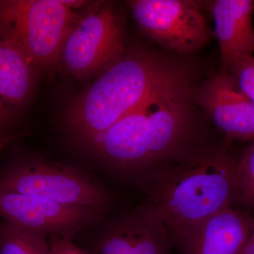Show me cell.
<instances>
[{
    "label": "cell",
    "mask_w": 254,
    "mask_h": 254,
    "mask_svg": "<svg viewBox=\"0 0 254 254\" xmlns=\"http://www.w3.org/2000/svg\"><path fill=\"white\" fill-rule=\"evenodd\" d=\"M200 80L197 75L161 88L79 146L113 176L141 188L224 138L192 97Z\"/></svg>",
    "instance_id": "obj_1"
},
{
    "label": "cell",
    "mask_w": 254,
    "mask_h": 254,
    "mask_svg": "<svg viewBox=\"0 0 254 254\" xmlns=\"http://www.w3.org/2000/svg\"><path fill=\"white\" fill-rule=\"evenodd\" d=\"M189 57L145 46L123 56L68 105L63 127L79 145L103 133L161 88L198 71Z\"/></svg>",
    "instance_id": "obj_2"
},
{
    "label": "cell",
    "mask_w": 254,
    "mask_h": 254,
    "mask_svg": "<svg viewBox=\"0 0 254 254\" xmlns=\"http://www.w3.org/2000/svg\"><path fill=\"white\" fill-rule=\"evenodd\" d=\"M225 138L160 172L141 187L173 239L224 209L238 206L239 156Z\"/></svg>",
    "instance_id": "obj_3"
},
{
    "label": "cell",
    "mask_w": 254,
    "mask_h": 254,
    "mask_svg": "<svg viewBox=\"0 0 254 254\" xmlns=\"http://www.w3.org/2000/svg\"><path fill=\"white\" fill-rule=\"evenodd\" d=\"M0 190L88 207L105 215L115 203L106 187L90 174L33 154L19 155L0 169Z\"/></svg>",
    "instance_id": "obj_4"
},
{
    "label": "cell",
    "mask_w": 254,
    "mask_h": 254,
    "mask_svg": "<svg viewBox=\"0 0 254 254\" xmlns=\"http://www.w3.org/2000/svg\"><path fill=\"white\" fill-rule=\"evenodd\" d=\"M79 18L62 0H0V33L35 67L59 64L64 42Z\"/></svg>",
    "instance_id": "obj_5"
},
{
    "label": "cell",
    "mask_w": 254,
    "mask_h": 254,
    "mask_svg": "<svg viewBox=\"0 0 254 254\" xmlns=\"http://www.w3.org/2000/svg\"><path fill=\"white\" fill-rule=\"evenodd\" d=\"M127 48L123 16L113 4L101 3L80 16L64 44L60 63L78 80L108 69Z\"/></svg>",
    "instance_id": "obj_6"
},
{
    "label": "cell",
    "mask_w": 254,
    "mask_h": 254,
    "mask_svg": "<svg viewBox=\"0 0 254 254\" xmlns=\"http://www.w3.org/2000/svg\"><path fill=\"white\" fill-rule=\"evenodd\" d=\"M133 17L144 36L162 50L190 57L210 42L203 2L193 0H133Z\"/></svg>",
    "instance_id": "obj_7"
},
{
    "label": "cell",
    "mask_w": 254,
    "mask_h": 254,
    "mask_svg": "<svg viewBox=\"0 0 254 254\" xmlns=\"http://www.w3.org/2000/svg\"><path fill=\"white\" fill-rule=\"evenodd\" d=\"M0 216L24 231L45 237L57 235L71 241L83 230L102 225L105 220V214L88 207L2 190H0Z\"/></svg>",
    "instance_id": "obj_8"
},
{
    "label": "cell",
    "mask_w": 254,
    "mask_h": 254,
    "mask_svg": "<svg viewBox=\"0 0 254 254\" xmlns=\"http://www.w3.org/2000/svg\"><path fill=\"white\" fill-rule=\"evenodd\" d=\"M101 231L87 250L93 254H173L165 222L150 203L103 222Z\"/></svg>",
    "instance_id": "obj_9"
},
{
    "label": "cell",
    "mask_w": 254,
    "mask_h": 254,
    "mask_svg": "<svg viewBox=\"0 0 254 254\" xmlns=\"http://www.w3.org/2000/svg\"><path fill=\"white\" fill-rule=\"evenodd\" d=\"M195 103L230 142H254V103L237 89L229 73L217 72L192 88Z\"/></svg>",
    "instance_id": "obj_10"
},
{
    "label": "cell",
    "mask_w": 254,
    "mask_h": 254,
    "mask_svg": "<svg viewBox=\"0 0 254 254\" xmlns=\"http://www.w3.org/2000/svg\"><path fill=\"white\" fill-rule=\"evenodd\" d=\"M254 231V215L233 207L220 210L173 239V245L180 254H241Z\"/></svg>",
    "instance_id": "obj_11"
},
{
    "label": "cell",
    "mask_w": 254,
    "mask_h": 254,
    "mask_svg": "<svg viewBox=\"0 0 254 254\" xmlns=\"http://www.w3.org/2000/svg\"><path fill=\"white\" fill-rule=\"evenodd\" d=\"M220 48L218 72L228 73L239 62L253 57L254 1L215 0L207 3Z\"/></svg>",
    "instance_id": "obj_12"
},
{
    "label": "cell",
    "mask_w": 254,
    "mask_h": 254,
    "mask_svg": "<svg viewBox=\"0 0 254 254\" xmlns=\"http://www.w3.org/2000/svg\"><path fill=\"white\" fill-rule=\"evenodd\" d=\"M35 66L0 33V100L10 110L26 104L33 90Z\"/></svg>",
    "instance_id": "obj_13"
},
{
    "label": "cell",
    "mask_w": 254,
    "mask_h": 254,
    "mask_svg": "<svg viewBox=\"0 0 254 254\" xmlns=\"http://www.w3.org/2000/svg\"><path fill=\"white\" fill-rule=\"evenodd\" d=\"M0 254H50L46 237L0 221Z\"/></svg>",
    "instance_id": "obj_14"
},
{
    "label": "cell",
    "mask_w": 254,
    "mask_h": 254,
    "mask_svg": "<svg viewBox=\"0 0 254 254\" xmlns=\"http://www.w3.org/2000/svg\"><path fill=\"white\" fill-rule=\"evenodd\" d=\"M237 203L245 210L254 209V142L239 156Z\"/></svg>",
    "instance_id": "obj_15"
},
{
    "label": "cell",
    "mask_w": 254,
    "mask_h": 254,
    "mask_svg": "<svg viewBox=\"0 0 254 254\" xmlns=\"http://www.w3.org/2000/svg\"><path fill=\"white\" fill-rule=\"evenodd\" d=\"M228 73L237 89L254 103V57L235 64Z\"/></svg>",
    "instance_id": "obj_16"
},
{
    "label": "cell",
    "mask_w": 254,
    "mask_h": 254,
    "mask_svg": "<svg viewBox=\"0 0 254 254\" xmlns=\"http://www.w3.org/2000/svg\"><path fill=\"white\" fill-rule=\"evenodd\" d=\"M49 243L50 254H93L86 249H82L73 241L51 235Z\"/></svg>",
    "instance_id": "obj_17"
},
{
    "label": "cell",
    "mask_w": 254,
    "mask_h": 254,
    "mask_svg": "<svg viewBox=\"0 0 254 254\" xmlns=\"http://www.w3.org/2000/svg\"><path fill=\"white\" fill-rule=\"evenodd\" d=\"M0 100V136H4L3 131L9 125L13 118V112Z\"/></svg>",
    "instance_id": "obj_18"
},
{
    "label": "cell",
    "mask_w": 254,
    "mask_h": 254,
    "mask_svg": "<svg viewBox=\"0 0 254 254\" xmlns=\"http://www.w3.org/2000/svg\"><path fill=\"white\" fill-rule=\"evenodd\" d=\"M24 133H14V134H6L4 136H0V153L2 151L4 148H6L10 143H12L20 137L23 136Z\"/></svg>",
    "instance_id": "obj_19"
},
{
    "label": "cell",
    "mask_w": 254,
    "mask_h": 254,
    "mask_svg": "<svg viewBox=\"0 0 254 254\" xmlns=\"http://www.w3.org/2000/svg\"><path fill=\"white\" fill-rule=\"evenodd\" d=\"M62 2L65 6L71 9H79L88 4V1H81V0H62Z\"/></svg>",
    "instance_id": "obj_20"
},
{
    "label": "cell",
    "mask_w": 254,
    "mask_h": 254,
    "mask_svg": "<svg viewBox=\"0 0 254 254\" xmlns=\"http://www.w3.org/2000/svg\"><path fill=\"white\" fill-rule=\"evenodd\" d=\"M241 254H254V231Z\"/></svg>",
    "instance_id": "obj_21"
}]
</instances>
